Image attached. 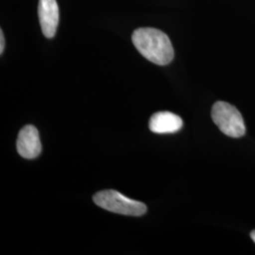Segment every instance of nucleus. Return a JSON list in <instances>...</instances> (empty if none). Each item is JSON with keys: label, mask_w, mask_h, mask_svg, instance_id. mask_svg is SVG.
<instances>
[{"label": "nucleus", "mask_w": 255, "mask_h": 255, "mask_svg": "<svg viewBox=\"0 0 255 255\" xmlns=\"http://www.w3.org/2000/svg\"><path fill=\"white\" fill-rule=\"evenodd\" d=\"M251 237H252V239L254 240V242L255 243V230L252 232V234H251Z\"/></svg>", "instance_id": "8"}, {"label": "nucleus", "mask_w": 255, "mask_h": 255, "mask_svg": "<svg viewBox=\"0 0 255 255\" xmlns=\"http://www.w3.org/2000/svg\"><path fill=\"white\" fill-rule=\"evenodd\" d=\"M182 120L179 116L170 112H159L154 114L148 123L149 129L159 134L174 133L182 128Z\"/></svg>", "instance_id": "6"}, {"label": "nucleus", "mask_w": 255, "mask_h": 255, "mask_svg": "<svg viewBox=\"0 0 255 255\" xmlns=\"http://www.w3.org/2000/svg\"><path fill=\"white\" fill-rule=\"evenodd\" d=\"M4 47H5V39H4V34H3V30L0 29V54L3 53L4 51Z\"/></svg>", "instance_id": "7"}, {"label": "nucleus", "mask_w": 255, "mask_h": 255, "mask_svg": "<svg viewBox=\"0 0 255 255\" xmlns=\"http://www.w3.org/2000/svg\"><path fill=\"white\" fill-rule=\"evenodd\" d=\"M38 16L46 38H53L59 24V7L56 0H39Z\"/></svg>", "instance_id": "5"}, {"label": "nucleus", "mask_w": 255, "mask_h": 255, "mask_svg": "<svg viewBox=\"0 0 255 255\" xmlns=\"http://www.w3.org/2000/svg\"><path fill=\"white\" fill-rule=\"evenodd\" d=\"M94 202L102 209L107 210L124 216L140 217L146 214V204L123 196L116 190H103L98 192L93 197Z\"/></svg>", "instance_id": "2"}, {"label": "nucleus", "mask_w": 255, "mask_h": 255, "mask_svg": "<svg viewBox=\"0 0 255 255\" xmlns=\"http://www.w3.org/2000/svg\"><path fill=\"white\" fill-rule=\"evenodd\" d=\"M17 152L25 159H35L42 150V144L38 129L32 125H27L18 133L16 142Z\"/></svg>", "instance_id": "4"}, {"label": "nucleus", "mask_w": 255, "mask_h": 255, "mask_svg": "<svg viewBox=\"0 0 255 255\" xmlns=\"http://www.w3.org/2000/svg\"><path fill=\"white\" fill-rule=\"evenodd\" d=\"M131 40L137 50L149 62L158 65H166L172 62L173 46L170 39L162 30L152 27L137 28Z\"/></svg>", "instance_id": "1"}, {"label": "nucleus", "mask_w": 255, "mask_h": 255, "mask_svg": "<svg viewBox=\"0 0 255 255\" xmlns=\"http://www.w3.org/2000/svg\"><path fill=\"white\" fill-rule=\"evenodd\" d=\"M212 119L227 136L239 138L246 133V126L241 114L228 102H216L212 108Z\"/></svg>", "instance_id": "3"}]
</instances>
